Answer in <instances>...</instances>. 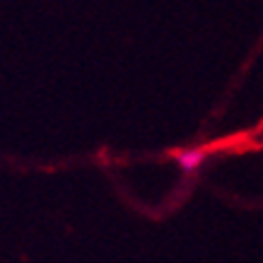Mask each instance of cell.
<instances>
[{
  "label": "cell",
  "mask_w": 263,
  "mask_h": 263,
  "mask_svg": "<svg viewBox=\"0 0 263 263\" xmlns=\"http://www.w3.org/2000/svg\"><path fill=\"white\" fill-rule=\"evenodd\" d=\"M205 160V150L203 147H189V150H179L176 152V162L183 172H196Z\"/></svg>",
  "instance_id": "6da1fadb"
}]
</instances>
